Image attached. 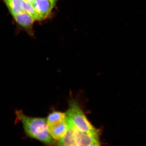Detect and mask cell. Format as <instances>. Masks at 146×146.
Here are the masks:
<instances>
[{
	"instance_id": "6da1fadb",
	"label": "cell",
	"mask_w": 146,
	"mask_h": 146,
	"mask_svg": "<svg viewBox=\"0 0 146 146\" xmlns=\"http://www.w3.org/2000/svg\"><path fill=\"white\" fill-rule=\"evenodd\" d=\"M16 115L17 118L22 123L27 136L45 144L54 143V139L47 129L46 118L30 117L21 111H16Z\"/></svg>"
},
{
	"instance_id": "7a4b0ae2",
	"label": "cell",
	"mask_w": 146,
	"mask_h": 146,
	"mask_svg": "<svg viewBox=\"0 0 146 146\" xmlns=\"http://www.w3.org/2000/svg\"><path fill=\"white\" fill-rule=\"evenodd\" d=\"M65 113L71 119L74 125L80 130L84 132L98 134L97 129L88 120L76 100L70 101L69 108Z\"/></svg>"
},
{
	"instance_id": "3957f363",
	"label": "cell",
	"mask_w": 146,
	"mask_h": 146,
	"mask_svg": "<svg viewBox=\"0 0 146 146\" xmlns=\"http://www.w3.org/2000/svg\"><path fill=\"white\" fill-rule=\"evenodd\" d=\"M76 141L77 146H99L98 134L83 132L76 126Z\"/></svg>"
},
{
	"instance_id": "277c9868",
	"label": "cell",
	"mask_w": 146,
	"mask_h": 146,
	"mask_svg": "<svg viewBox=\"0 0 146 146\" xmlns=\"http://www.w3.org/2000/svg\"><path fill=\"white\" fill-rule=\"evenodd\" d=\"M67 128L64 135L59 140L58 145L77 146L76 141V128L71 119L66 115Z\"/></svg>"
},
{
	"instance_id": "5b68a950",
	"label": "cell",
	"mask_w": 146,
	"mask_h": 146,
	"mask_svg": "<svg viewBox=\"0 0 146 146\" xmlns=\"http://www.w3.org/2000/svg\"><path fill=\"white\" fill-rule=\"evenodd\" d=\"M49 133L56 140H59L66 132L67 125L66 119L53 122H47Z\"/></svg>"
},
{
	"instance_id": "8992f818",
	"label": "cell",
	"mask_w": 146,
	"mask_h": 146,
	"mask_svg": "<svg viewBox=\"0 0 146 146\" xmlns=\"http://www.w3.org/2000/svg\"><path fill=\"white\" fill-rule=\"evenodd\" d=\"M55 3L53 0H35L32 3L43 19L50 14Z\"/></svg>"
},
{
	"instance_id": "52a82bcc",
	"label": "cell",
	"mask_w": 146,
	"mask_h": 146,
	"mask_svg": "<svg viewBox=\"0 0 146 146\" xmlns=\"http://www.w3.org/2000/svg\"><path fill=\"white\" fill-rule=\"evenodd\" d=\"M13 17L18 24L26 29L30 28L31 27L36 21L32 16L24 11Z\"/></svg>"
},
{
	"instance_id": "ba28073f",
	"label": "cell",
	"mask_w": 146,
	"mask_h": 146,
	"mask_svg": "<svg viewBox=\"0 0 146 146\" xmlns=\"http://www.w3.org/2000/svg\"><path fill=\"white\" fill-rule=\"evenodd\" d=\"M13 17L23 11V0H3Z\"/></svg>"
},
{
	"instance_id": "9c48e42d",
	"label": "cell",
	"mask_w": 146,
	"mask_h": 146,
	"mask_svg": "<svg viewBox=\"0 0 146 146\" xmlns=\"http://www.w3.org/2000/svg\"><path fill=\"white\" fill-rule=\"evenodd\" d=\"M23 1L24 11L32 16L36 21H40L43 19L40 15L36 11L31 3L24 0Z\"/></svg>"
},
{
	"instance_id": "30bf717a",
	"label": "cell",
	"mask_w": 146,
	"mask_h": 146,
	"mask_svg": "<svg viewBox=\"0 0 146 146\" xmlns=\"http://www.w3.org/2000/svg\"><path fill=\"white\" fill-rule=\"evenodd\" d=\"M24 1L29 2L32 3L33 2L35 1V0H24Z\"/></svg>"
},
{
	"instance_id": "8fae6325",
	"label": "cell",
	"mask_w": 146,
	"mask_h": 146,
	"mask_svg": "<svg viewBox=\"0 0 146 146\" xmlns=\"http://www.w3.org/2000/svg\"><path fill=\"white\" fill-rule=\"evenodd\" d=\"M53 1L56 2V0H53Z\"/></svg>"
}]
</instances>
